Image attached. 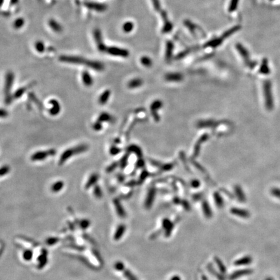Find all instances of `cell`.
<instances>
[{
	"mask_svg": "<svg viewBox=\"0 0 280 280\" xmlns=\"http://www.w3.org/2000/svg\"><path fill=\"white\" fill-rule=\"evenodd\" d=\"M59 60L62 62L79 65H85L92 70L96 71H102L104 70V65L100 62L93 61L82 58L81 57L75 56H61Z\"/></svg>",
	"mask_w": 280,
	"mask_h": 280,
	"instance_id": "6da1fadb",
	"label": "cell"
},
{
	"mask_svg": "<svg viewBox=\"0 0 280 280\" xmlns=\"http://www.w3.org/2000/svg\"><path fill=\"white\" fill-rule=\"evenodd\" d=\"M88 149L89 146L87 144L83 143L81 145H77L74 146V147H71L68 149H66L65 151L63 152L61 157H60L58 165H63L68 159H69L72 156L85 152L88 150Z\"/></svg>",
	"mask_w": 280,
	"mask_h": 280,
	"instance_id": "7a4b0ae2",
	"label": "cell"
},
{
	"mask_svg": "<svg viewBox=\"0 0 280 280\" xmlns=\"http://www.w3.org/2000/svg\"><path fill=\"white\" fill-rule=\"evenodd\" d=\"M14 80H15L14 73L11 71H9L6 73L5 77V83L4 87L5 103L6 104V105L11 104L13 101V99H14L11 93L13 83H14Z\"/></svg>",
	"mask_w": 280,
	"mask_h": 280,
	"instance_id": "3957f363",
	"label": "cell"
},
{
	"mask_svg": "<svg viewBox=\"0 0 280 280\" xmlns=\"http://www.w3.org/2000/svg\"><path fill=\"white\" fill-rule=\"evenodd\" d=\"M34 250V257L36 266L38 269H42L48 263V252L44 248H36Z\"/></svg>",
	"mask_w": 280,
	"mask_h": 280,
	"instance_id": "277c9868",
	"label": "cell"
},
{
	"mask_svg": "<svg viewBox=\"0 0 280 280\" xmlns=\"http://www.w3.org/2000/svg\"><path fill=\"white\" fill-rule=\"evenodd\" d=\"M56 154L57 151L55 149H50L44 151H37L31 156V159L32 162L42 161L49 156H54Z\"/></svg>",
	"mask_w": 280,
	"mask_h": 280,
	"instance_id": "5b68a950",
	"label": "cell"
},
{
	"mask_svg": "<svg viewBox=\"0 0 280 280\" xmlns=\"http://www.w3.org/2000/svg\"><path fill=\"white\" fill-rule=\"evenodd\" d=\"M106 52L108 54L113 55V56H117V57H127L129 55V52L128 50L119 48L117 47H110L106 49Z\"/></svg>",
	"mask_w": 280,
	"mask_h": 280,
	"instance_id": "8992f818",
	"label": "cell"
},
{
	"mask_svg": "<svg viewBox=\"0 0 280 280\" xmlns=\"http://www.w3.org/2000/svg\"><path fill=\"white\" fill-rule=\"evenodd\" d=\"M94 38H95V42H96V44H97V45L98 49L100 51H101V52L106 51V49H107V48H106V45H104V44L103 42V38H102V35H101V32L99 29L95 30V31H94Z\"/></svg>",
	"mask_w": 280,
	"mask_h": 280,
	"instance_id": "52a82bcc",
	"label": "cell"
},
{
	"mask_svg": "<svg viewBox=\"0 0 280 280\" xmlns=\"http://www.w3.org/2000/svg\"><path fill=\"white\" fill-rule=\"evenodd\" d=\"M49 103L51 106V108L49 110L50 115L53 116H57L61 110V104H60V103L58 102V101H57V99H52L50 100Z\"/></svg>",
	"mask_w": 280,
	"mask_h": 280,
	"instance_id": "ba28073f",
	"label": "cell"
},
{
	"mask_svg": "<svg viewBox=\"0 0 280 280\" xmlns=\"http://www.w3.org/2000/svg\"><path fill=\"white\" fill-rule=\"evenodd\" d=\"M253 272V270L252 269H241V270H239L237 271H235L234 272H233L232 274L230 276L229 279L230 280H235L237 278H241L244 276H247L249 275Z\"/></svg>",
	"mask_w": 280,
	"mask_h": 280,
	"instance_id": "9c48e42d",
	"label": "cell"
},
{
	"mask_svg": "<svg viewBox=\"0 0 280 280\" xmlns=\"http://www.w3.org/2000/svg\"><path fill=\"white\" fill-rule=\"evenodd\" d=\"M22 259L25 262L32 261L34 257V250L29 248H23L21 253Z\"/></svg>",
	"mask_w": 280,
	"mask_h": 280,
	"instance_id": "30bf717a",
	"label": "cell"
},
{
	"mask_svg": "<svg viewBox=\"0 0 280 280\" xmlns=\"http://www.w3.org/2000/svg\"><path fill=\"white\" fill-rule=\"evenodd\" d=\"M162 15L163 19L164 20L163 28L162 29L163 32H165V33L169 32L172 29V25L169 21V19L168 18V16H167V13L163 11L162 12Z\"/></svg>",
	"mask_w": 280,
	"mask_h": 280,
	"instance_id": "8fae6325",
	"label": "cell"
},
{
	"mask_svg": "<svg viewBox=\"0 0 280 280\" xmlns=\"http://www.w3.org/2000/svg\"><path fill=\"white\" fill-rule=\"evenodd\" d=\"M252 257L250 256H246L241 258H240L234 262V265L239 266H244L248 265L252 263Z\"/></svg>",
	"mask_w": 280,
	"mask_h": 280,
	"instance_id": "7c38bea8",
	"label": "cell"
},
{
	"mask_svg": "<svg viewBox=\"0 0 280 280\" xmlns=\"http://www.w3.org/2000/svg\"><path fill=\"white\" fill-rule=\"evenodd\" d=\"M35 83H32L29 84H28L27 86H24V87H22V88H19L18 89L15 93H14V94L12 95L13 96V98H14V99H19L20 97H22L23 95V93L28 90L29 88H31V87H32L33 86H35Z\"/></svg>",
	"mask_w": 280,
	"mask_h": 280,
	"instance_id": "4fadbf2b",
	"label": "cell"
},
{
	"mask_svg": "<svg viewBox=\"0 0 280 280\" xmlns=\"http://www.w3.org/2000/svg\"><path fill=\"white\" fill-rule=\"evenodd\" d=\"M99 180V175L97 173H93L89 177L87 182L85 184V189H89L92 186H94Z\"/></svg>",
	"mask_w": 280,
	"mask_h": 280,
	"instance_id": "5bb4252c",
	"label": "cell"
},
{
	"mask_svg": "<svg viewBox=\"0 0 280 280\" xmlns=\"http://www.w3.org/2000/svg\"><path fill=\"white\" fill-rule=\"evenodd\" d=\"M183 78V76L180 73H168L165 75V79L168 81L172 82H178L182 81Z\"/></svg>",
	"mask_w": 280,
	"mask_h": 280,
	"instance_id": "9a60e30c",
	"label": "cell"
},
{
	"mask_svg": "<svg viewBox=\"0 0 280 280\" xmlns=\"http://www.w3.org/2000/svg\"><path fill=\"white\" fill-rule=\"evenodd\" d=\"M126 231V226L124 224H120L117 226V228L115 231L114 235V239L115 241H119V239H121V238L123 237L124 235V233Z\"/></svg>",
	"mask_w": 280,
	"mask_h": 280,
	"instance_id": "2e32d148",
	"label": "cell"
},
{
	"mask_svg": "<svg viewBox=\"0 0 280 280\" xmlns=\"http://www.w3.org/2000/svg\"><path fill=\"white\" fill-rule=\"evenodd\" d=\"M82 81L83 84L86 86H91L93 84V81L91 75L87 71H84L82 73Z\"/></svg>",
	"mask_w": 280,
	"mask_h": 280,
	"instance_id": "e0dca14e",
	"label": "cell"
},
{
	"mask_svg": "<svg viewBox=\"0 0 280 280\" xmlns=\"http://www.w3.org/2000/svg\"><path fill=\"white\" fill-rule=\"evenodd\" d=\"M173 49H174V44L171 41H168L166 44V48H165V58L169 61L172 58Z\"/></svg>",
	"mask_w": 280,
	"mask_h": 280,
	"instance_id": "ac0fdd59",
	"label": "cell"
},
{
	"mask_svg": "<svg viewBox=\"0 0 280 280\" xmlns=\"http://www.w3.org/2000/svg\"><path fill=\"white\" fill-rule=\"evenodd\" d=\"M114 204L115 205L116 210L117 211V215L121 217V218H124L126 217V212L123 209L122 205L120 203V202L117 199H115L114 201Z\"/></svg>",
	"mask_w": 280,
	"mask_h": 280,
	"instance_id": "d6986e66",
	"label": "cell"
},
{
	"mask_svg": "<svg viewBox=\"0 0 280 280\" xmlns=\"http://www.w3.org/2000/svg\"><path fill=\"white\" fill-rule=\"evenodd\" d=\"M155 191L152 189L150 190L149 194L147 195V197H146V202H145V207L146 208H150L151 207V206L153 203V201H154L155 199Z\"/></svg>",
	"mask_w": 280,
	"mask_h": 280,
	"instance_id": "ffe728a7",
	"label": "cell"
},
{
	"mask_svg": "<svg viewBox=\"0 0 280 280\" xmlns=\"http://www.w3.org/2000/svg\"><path fill=\"white\" fill-rule=\"evenodd\" d=\"M231 212L232 214H233V215L239 216V217H243V218H248V217H250V213L248 211H246L243 210L233 208V209H231Z\"/></svg>",
	"mask_w": 280,
	"mask_h": 280,
	"instance_id": "44dd1931",
	"label": "cell"
},
{
	"mask_svg": "<svg viewBox=\"0 0 280 280\" xmlns=\"http://www.w3.org/2000/svg\"><path fill=\"white\" fill-rule=\"evenodd\" d=\"M88 6L89 8L91 9H93V10H95L97 11H99V12H103V11H104L106 9V6L105 5H103V4H101V3H88Z\"/></svg>",
	"mask_w": 280,
	"mask_h": 280,
	"instance_id": "7402d4cb",
	"label": "cell"
},
{
	"mask_svg": "<svg viewBox=\"0 0 280 280\" xmlns=\"http://www.w3.org/2000/svg\"><path fill=\"white\" fill-rule=\"evenodd\" d=\"M110 96V91L107 90H105L102 94L100 95L99 99V103L100 104L104 105L108 101V100Z\"/></svg>",
	"mask_w": 280,
	"mask_h": 280,
	"instance_id": "603a6c76",
	"label": "cell"
},
{
	"mask_svg": "<svg viewBox=\"0 0 280 280\" xmlns=\"http://www.w3.org/2000/svg\"><path fill=\"white\" fill-rule=\"evenodd\" d=\"M113 120H114V119H113V117L111 115L106 112H103L99 116L97 121L100 122H112Z\"/></svg>",
	"mask_w": 280,
	"mask_h": 280,
	"instance_id": "cb8c5ba5",
	"label": "cell"
},
{
	"mask_svg": "<svg viewBox=\"0 0 280 280\" xmlns=\"http://www.w3.org/2000/svg\"><path fill=\"white\" fill-rule=\"evenodd\" d=\"M64 185V183L63 181H61V180L57 181L51 185V190L53 193H58L63 189Z\"/></svg>",
	"mask_w": 280,
	"mask_h": 280,
	"instance_id": "d4e9b609",
	"label": "cell"
},
{
	"mask_svg": "<svg viewBox=\"0 0 280 280\" xmlns=\"http://www.w3.org/2000/svg\"><path fill=\"white\" fill-rule=\"evenodd\" d=\"M202 210H203L204 214L206 217L210 218L212 217V211H211V210L210 208V206L209 204L207 202L204 201L203 202Z\"/></svg>",
	"mask_w": 280,
	"mask_h": 280,
	"instance_id": "484cf974",
	"label": "cell"
},
{
	"mask_svg": "<svg viewBox=\"0 0 280 280\" xmlns=\"http://www.w3.org/2000/svg\"><path fill=\"white\" fill-rule=\"evenodd\" d=\"M142 84H143V81L142 79L134 78V79L132 80V81H130L129 83L128 87L131 89L136 88L139 87V86H141L142 85Z\"/></svg>",
	"mask_w": 280,
	"mask_h": 280,
	"instance_id": "4316f807",
	"label": "cell"
},
{
	"mask_svg": "<svg viewBox=\"0 0 280 280\" xmlns=\"http://www.w3.org/2000/svg\"><path fill=\"white\" fill-rule=\"evenodd\" d=\"M49 25L50 28L55 32H61L62 30L61 26L59 25L58 22H57L54 19H51L49 22Z\"/></svg>",
	"mask_w": 280,
	"mask_h": 280,
	"instance_id": "83f0119b",
	"label": "cell"
},
{
	"mask_svg": "<svg viewBox=\"0 0 280 280\" xmlns=\"http://www.w3.org/2000/svg\"><path fill=\"white\" fill-rule=\"evenodd\" d=\"M28 97L29 98V100L31 101V102H34L35 103H36V104H37L38 106V107L40 108H43V104L40 103V102L39 100L37 99V97H36L35 94L33 92H30L29 93V95H28Z\"/></svg>",
	"mask_w": 280,
	"mask_h": 280,
	"instance_id": "f1b7e54d",
	"label": "cell"
},
{
	"mask_svg": "<svg viewBox=\"0 0 280 280\" xmlns=\"http://www.w3.org/2000/svg\"><path fill=\"white\" fill-rule=\"evenodd\" d=\"M134 23H133L132 22H127L123 24V30L126 33H129L133 29H134Z\"/></svg>",
	"mask_w": 280,
	"mask_h": 280,
	"instance_id": "f546056e",
	"label": "cell"
},
{
	"mask_svg": "<svg viewBox=\"0 0 280 280\" xmlns=\"http://www.w3.org/2000/svg\"><path fill=\"white\" fill-rule=\"evenodd\" d=\"M215 261L216 264L217 265V266L218 267L220 271H221L222 273H223V274H224V273H226V266L224 265V264H223V263L222 262L221 260L219 258H218V257H215Z\"/></svg>",
	"mask_w": 280,
	"mask_h": 280,
	"instance_id": "4dcf8cb0",
	"label": "cell"
},
{
	"mask_svg": "<svg viewBox=\"0 0 280 280\" xmlns=\"http://www.w3.org/2000/svg\"><path fill=\"white\" fill-rule=\"evenodd\" d=\"M93 194L97 198H101L103 196L102 190L99 185H95L93 188Z\"/></svg>",
	"mask_w": 280,
	"mask_h": 280,
	"instance_id": "1f68e13d",
	"label": "cell"
},
{
	"mask_svg": "<svg viewBox=\"0 0 280 280\" xmlns=\"http://www.w3.org/2000/svg\"><path fill=\"white\" fill-rule=\"evenodd\" d=\"M141 63L146 67H150L152 66V61L151 59L148 57H142L141 58Z\"/></svg>",
	"mask_w": 280,
	"mask_h": 280,
	"instance_id": "d6a6232c",
	"label": "cell"
},
{
	"mask_svg": "<svg viewBox=\"0 0 280 280\" xmlns=\"http://www.w3.org/2000/svg\"><path fill=\"white\" fill-rule=\"evenodd\" d=\"M10 170H11V168L9 165H3V167H2L1 168H0V176H3L4 175H7L8 173L10 172Z\"/></svg>",
	"mask_w": 280,
	"mask_h": 280,
	"instance_id": "836d02e7",
	"label": "cell"
},
{
	"mask_svg": "<svg viewBox=\"0 0 280 280\" xmlns=\"http://www.w3.org/2000/svg\"><path fill=\"white\" fill-rule=\"evenodd\" d=\"M58 242H59V239L58 238L50 237V238H48V239H46V244L51 246L57 244V243Z\"/></svg>",
	"mask_w": 280,
	"mask_h": 280,
	"instance_id": "e575fe53",
	"label": "cell"
},
{
	"mask_svg": "<svg viewBox=\"0 0 280 280\" xmlns=\"http://www.w3.org/2000/svg\"><path fill=\"white\" fill-rule=\"evenodd\" d=\"M214 198H215V201L217 206H218V207H220V208H221L223 205V201L222 198L221 197V196H220L218 194H217V193H215V194L214 195Z\"/></svg>",
	"mask_w": 280,
	"mask_h": 280,
	"instance_id": "d590c367",
	"label": "cell"
},
{
	"mask_svg": "<svg viewBox=\"0 0 280 280\" xmlns=\"http://www.w3.org/2000/svg\"><path fill=\"white\" fill-rule=\"evenodd\" d=\"M90 225V222L87 219H83L82 221L80 222V226L83 230L88 229Z\"/></svg>",
	"mask_w": 280,
	"mask_h": 280,
	"instance_id": "8d00e7d4",
	"label": "cell"
},
{
	"mask_svg": "<svg viewBox=\"0 0 280 280\" xmlns=\"http://www.w3.org/2000/svg\"><path fill=\"white\" fill-rule=\"evenodd\" d=\"M44 47L45 46H44V43L41 41H38V42H36V44H35V48L37 50V51H38L39 53H42L44 51V49H45Z\"/></svg>",
	"mask_w": 280,
	"mask_h": 280,
	"instance_id": "74e56055",
	"label": "cell"
},
{
	"mask_svg": "<svg viewBox=\"0 0 280 280\" xmlns=\"http://www.w3.org/2000/svg\"><path fill=\"white\" fill-rule=\"evenodd\" d=\"M124 276L126 277V278L128 280H138L137 278L134 275H133L130 271H129L127 270H125Z\"/></svg>",
	"mask_w": 280,
	"mask_h": 280,
	"instance_id": "f35d334b",
	"label": "cell"
},
{
	"mask_svg": "<svg viewBox=\"0 0 280 280\" xmlns=\"http://www.w3.org/2000/svg\"><path fill=\"white\" fill-rule=\"evenodd\" d=\"M23 24H24L23 19V18H18L15 22L14 26H15V28L19 29V28H21L22 27L23 25Z\"/></svg>",
	"mask_w": 280,
	"mask_h": 280,
	"instance_id": "ab89813d",
	"label": "cell"
},
{
	"mask_svg": "<svg viewBox=\"0 0 280 280\" xmlns=\"http://www.w3.org/2000/svg\"><path fill=\"white\" fill-rule=\"evenodd\" d=\"M172 224V223L168 218H164L162 221V228L165 230Z\"/></svg>",
	"mask_w": 280,
	"mask_h": 280,
	"instance_id": "60d3db41",
	"label": "cell"
},
{
	"mask_svg": "<svg viewBox=\"0 0 280 280\" xmlns=\"http://www.w3.org/2000/svg\"><path fill=\"white\" fill-rule=\"evenodd\" d=\"M239 1V0H231L230 5V7H229L230 11L232 12V11H234L236 9Z\"/></svg>",
	"mask_w": 280,
	"mask_h": 280,
	"instance_id": "b9f144b4",
	"label": "cell"
},
{
	"mask_svg": "<svg viewBox=\"0 0 280 280\" xmlns=\"http://www.w3.org/2000/svg\"><path fill=\"white\" fill-rule=\"evenodd\" d=\"M102 125H101V122H100L99 121H96L94 124L93 125V129H94V130L95 131H99V130H101L102 129Z\"/></svg>",
	"mask_w": 280,
	"mask_h": 280,
	"instance_id": "7bdbcfd3",
	"label": "cell"
},
{
	"mask_svg": "<svg viewBox=\"0 0 280 280\" xmlns=\"http://www.w3.org/2000/svg\"><path fill=\"white\" fill-rule=\"evenodd\" d=\"M162 106V103L160 101H156L154 103H153L151 106V109L152 110H156V109H158L159 108V107H161Z\"/></svg>",
	"mask_w": 280,
	"mask_h": 280,
	"instance_id": "ee69618b",
	"label": "cell"
},
{
	"mask_svg": "<svg viewBox=\"0 0 280 280\" xmlns=\"http://www.w3.org/2000/svg\"><path fill=\"white\" fill-rule=\"evenodd\" d=\"M152 3L155 10H156L157 11L160 10V4H159V0H152Z\"/></svg>",
	"mask_w": 280,
	"mask_h": 280,
	"instance_id": "f6af8a7d",
	"label": "cell"
},
{
	"mask_svg": "<svg viewBox=\"0 0 280 280\" xmlns=\"http://www.w3.org/2000/svg\"><path fill=\"white\" fill-rule=\"evenodd\" d=\"M9 116V112L6 111V110H4L3 108H0V117L1 118H5L8 117Z\"/></svg>",
	"mask_w": 280,
	"mask_h": 280,
	"instance_id": "bcb514c9",
	"label": "cell"
},
{
	"mask_svg": "<svg viewBox=\"0 0 280 280\" xmlns=\"http://www.w3.org/2000/svg\"><path fill=\"white\" fill-rule=\"evenodd\" d=\"M120 152V149H117L116 146H112V147L110 149V153L112 155H116Z\"/></svg>",
	"mask_w": 280,
	"mask_h": 280,
	"instance_id": "7dc6e473",
	"label": "cell"
},
{
	"mask_svg": "<svg viewBox=\"0 0 280 280\" xmlns=\"http://www.w3.org/2000/svg\"><path fill=\"white\" fill-rule=\"evenodd\" d=\"M117 166V164L116 163H112L111 165H110L108 168H107V169H106V171H107L108 172H112V171H114L116 168V167Z\"/></svg>",
	"mask_w": 280,
	"mask_h": 280,
	"instance_id": "c3c4849f",
	"label": "cell"
},
{
	"mask_svg": "<svg viewBox=\"0 0 280 280\" xmlns=\"http://www.w3.org/2000/svg\"><path fill=\"white\" fill-rule=\"evenodd\" d=\"M115 268L117 270H122L124 269V266L121 262H118V263H116Z\"/></svg>",
	"mask_w": 280,
	"mask_h": 280,
	"instance_id": "681fc988",
	"label": "cell"
},
{
	"mask_svg": "<svg viewBox=\"0 0 280 280\" xmlns=\"http://www.w3.org/2000/svg\"><path fill=\"white\" fill-rule=\"evenodd\" d=\"M130 149L132 150L131 151H133V152H135L137 155H141V151H139V149L138 147V146H130Z\"/></svg>",
	"mask_w": 280,
	"mask_h": 280,
	"instance_id": "f907efd6",
	"label": "cell"
},
{
	"mask_svg": "<svg viewBox=\"0 0 280 280\" xmlns=\"http://www.w3.org/2000/svg\"><path fill=\"white\" fill-rule=\"evenodd\" d=\"M191 185L193 188H198L200 185V183L198 180H193L191 183Z\"/></svg>",
	"mask_w": 280,
	"mask_h": 280,
	"instance_id": "816d5d0a",
	"label": "cell"
},
{
	"mask_svg": "<svg viewBox=\"0 0 280 280\" xmlns=\"http://www.w3.org/2000/svg\"><path fill=\"white\" fill-rule=\"evenodd\" d=\"M171 280H181V279L178 276H175L171 279Z\"/></svg>",
	"mask_w": 280,
	"mask_h": 280,
	"instance_id": "f5cc1de1",
	"label": "cell"
},
{
	"mask_svg": "<svg viewBox=\"0 0 280 280\" xmlns=\"http://www.w3.org/2000/svg\"><path fill=\"white\" fill-rule=\"evenodd\" d=\"M3 2H4V0H0V7H1V6H2V5L3 3Z\"/></svg>",
	"mask_w": 280,
	"mask_h": 280,
	"instance_id": "db71d44e",
	"label": "cell"
},
{
	"mask_svg": "<svg viewBox=\"0 0 280 280\" xmlns=\"http://www.w3.org/2000/svg\"><path fill=\"white\" fill-rule=\"evenodd\" d=\"M17 2H18V0H11L12 3H17Z\"/></svg>",
	"mask_w": 280,
	"mask_h": 280,
	"instance_id": "11a10c76",
	"label": "cell"
},
{
	"mask_svg": "<svg viewBox=\"0 0 280 280\" xmlns=\"http://www.w3.org/2000/svg\"><path fill=\"white\" fill-rule=\"evenodd\" d=\"M265 280H274V279H273V278H269H269H266L265 279Z\"/></svg>",
	"mask_w": 280,
	"mask_h": 280,
	"instance_id": "9f6ffc18",
	"label": "cell"
}]
</instances>
